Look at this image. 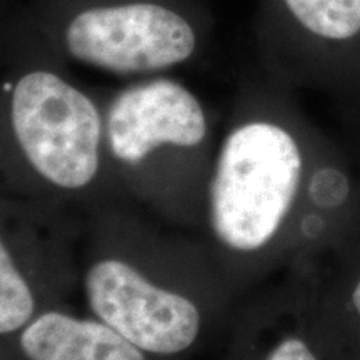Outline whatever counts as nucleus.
Segmentation results:
<instances>
[{
  "instance_id": "6e6552de",
  "label": "nucleus",
  "mask_w": 360,
  "mask_h": 360,
  "mask_svg": "<svg viewBox=\"0 0 360 360\" xmlns=\"http://www.w3.org/2000/svg\"><path fill=\"white\" fill-rule=\"evenodd\" d=\"M283 4L315 37L340 42L360 32V0H283Z\"/></svg>"
},
{
  "instance_id": "7ed1b4c3",
  "label": "nucleus",
  "mask_w": 360,
  "mask_h": 360,
  "mask_svg": "<svg viewBox=\"0 0 360 360\" xmlns=\"http://www.w3.org/2000/svg\"><path fill=\"white\" fill-rule=\"evenodd\" d=\"M105 154L119 202L162 222L202 231L212 164L209 119L199 98L174 79L129 85L103 110Z\"/></svg>"
},
{
  "instance_id": "f257e3e1",
  "label": "nucleus",
  "mask_w": 360,
  "mask_h": 360,
  "mask_svg": "<svg viewBox=\"0 0 360 360\" xmlns=\"http://www.w3.org/2000/svg\"><path fill=\"white\" fill-rule=\"evenodd\" d=\"M125 202L84 215L85 310L157 360H186L209 334L215 274L205 242Z\"/></svg>"
},
{
  "instance_id": "f03ea898",
  "label": "nucleus",
  "mask_w": 360,
  "mask_h": 360,
  "mask_svg": "<svg viewBox=\"0 0 360 360\" xmlns=\"http://www.w3.org/2000/svg\"><path fill=\"white\" fill-rule=\"evenodd\" d=\"M0 197L84 215L119 202L107 165L103 112L57 72L30 69L4 85Z\"/></svg>"
},
{
  "instance_id": "0eeeda50",
  "label": "nucleus",
  "mask_w": 360,
  "mask_h": 360,
  "mask_svg": "<svg viewBox=\"0 0 360 360\" xmlns=\"http://www.w3.org/2000/svg\"><path fill=\"white\" fill-rule=\"evenodd\" d=\"M0 360H157L74 304L44 310L0 339Z\"/></svg>"
},
{
  "instance_id": "9b49d317",
  "label": "nucleus",
  "mask_w": 360,
  "mask_h": 360,
  "mask_svg": "<svg viewBox=\"0 0 360 360\" xmlns=\"http://www.w3.org/2000/svg\"><path fill=\"white\" fill-rule=\"evenodd\" d=\"M352 304H354V307H355V310H357V314L360 317V278H359L357 285H355V289L352 292Z\"/></svg>"
},
{
  "instance_id": "20e7f679",
  "label": "nucleus",
  "mask_w": 360,
  "mask_h": 360,
  "mask_svg": "<svg viewBox=\"0 0 360 360\" xmlns=\"http://www.w3.org/2000/svg\"><path fill=\"white\" fill-rule=\"evenodd\" d=\"M304 179L295 135L272 120L254 119L225 135L205 191V245L229 259L262 255L281 237Z\"/></svg>"
},
{
  "instance_id": "423d86ee",
  "label": "nucleus",
  "mask_w": 360,
  "mask_h": 360,
  "mask_svg": "<svg viewBox=\"0 0 360 360\" xmlns=\"http://www.w3.org/2000/svg\"><path fill=\"white\" fill-rule=\"evenodd\" d=\"M64 44L80 64L117 75L172 69L193 56L197 37L180 13L150 2L92 7L67 25Z\"/></svg>"
},
{
  "instance_id": "1a4fd4ad",
  "label": "nucleus",
  "mask_w": 360,
  "mask_h": 360,
  "mask_svg": "<svg viewBox=\"0 0 360 360\" xmlns=\"http://www.w3.org/2000/svg\"><path fill=\"white\" fill-rule=\"evenodd\" d=\"M309 199L319 207H337L347 199L349 184L345 175L335 169H321L307 184Z\"/></svg>"
},
{
  "instance_id": "39448f33",
  "label": "nucleus",
  "mask_w": 360,
  "mask_h": 360,
  "mask_svg": "<svg viewBox=\"0 0 360 360\" xmlns=\"http://www.w3.org/2000/svg\"><path fill=\"white\" fill-rule=\"evenodd\" d=\"M84 214L0 197V339L80 295Z\"/></svg>"
},
{
  "instance_id": "9d476101",
  "label": "nucleus",
  "mask_w": 360,
  "mask_h": 360,
  "mask_svg": "<svg viewBox=\"0 0 360 360\" xmlns=\"http://www.w3.org/2000/svg\"><path fill=\"white\" fill-rule=\"evenodd\" d=\"M264 360H319L304 339L285 335L269 350Z\"/></svg>"
}]
</instances>
